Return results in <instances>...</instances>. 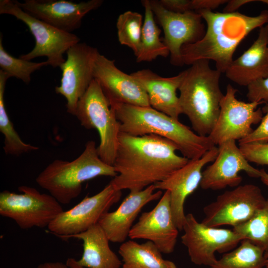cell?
I'll list each match as a JSON object with an SVG mask.
<instances>
[{
  "label": "cell",
  "mask_w": 268,
  "mask_h": 268,
  "mask_svg": "<svg viewBox=\"0 0 268 268\" xmlns=\"http://www.w3.org/2000/svg\"><path fill=\"white\" fill-rule=\"evenodd\" d=\"M179 231L172 213L170 194L166 191L152 210L141 214L129 237L151 241L162 253L169 254L175 250Z\"/></svg>",
  "instance_id": "ac0fdd59"
},
{
  "label": "cell",
  "mask_w": 268,
  "mask_h": 268,
  "mask_svg": "<svg viewBox=\"0 0 268 268\" xmlns=\"http://www.w3.org/2000/svg\"><path fill=\"white\" fill-rule=\"evenodd\" d=\"M242 240H247L268 251V198L264 205L244 223L233 227Z\"/></svg>",
  "instance_id": "83f0119b"
},
{
  "label": "cell",
  "mask_w": 268,
  "mask_h": 268,
  "mask_svg": "<svg viewBox=\"0 0 268 268\" xmlns=\"http://www.w3.org/2000/svg\"><path fill=\"white\" fill-rule=\"evenodd\" d=\"M224 73L236 84L247 87L268 77V24L260 28L257 39L240 57L233 60Z\"/></svg>",
  "instance_id": "7402d4cb"
},
{
  "label": "cell",
  "mask_w": 268,
  "mask_h": 268,
  "mask_svg": "<svg viewBox=\"0 0 268 268\" xmlns=\"http://www.w3.org/2000/svg\"><path fill=\"white\" fill-rule=\"evenodd\" d=\"M218 154L202 172L200 187L203 190H219L227 187L240 185L244 171L250 177L260 178L261 172L252 166L245 158L235 140H228L218 145Z\"/></svg>",
  "instance_id": "2e32d148"
},
{
  "label": "cell",
  "mask_w": 268,
  "mask_h": 268,
  "mask_svg": "<svg viewBox=\"0 0 268 268\" xmlns=\"http://www.w3.org/2000/svg\"><path fill=\"white\" fill-rule=\"evenodd\" d=\"M49 65L47 61L32 62L12 56L4 49L1 34L0 37V67L9 78L15 77L26 84L31 81V74L41 67Z\"/></svg>",
  "instance_id": "f546056e"
},
{
  "label": "cell",
  "mask_w": 268,
  "mask_h": 268,
  "mask_svg": "<svg viewBox=\"0 0 268 268\" xmlns=\"http://www.w3.org/2000/svg\"><path fill=\"white\" fill-rule=\"evenodd\" d=\"M266 265L265 267L268 268V251L265 252Z\"/></svg>",
  "instance_id": "f35d334b"
},
{
  "label": "cell",
  "mask_w": 268,
  "mask_h": 268,
  "mask_svg": "<svg viewBox=\"0 0 268 268\" xmlns=\"http://www.w3.org/2000/svg\"><path fill=\"white\" fill-rule=\"evenodd\" d=\"M160 4L166 9L176 13L193 11L192 0H160Z\"/></svg>",
  "instance_id": "836d02e7"
},
{
  "label": "cell",
  "mask_w": 268,
  "mask_h": 268,
  "mask_svg": "<svg viewBox=\"0 0 268 268\" xmlns=\"http://www.w3.org/2000/svg\"><path fill=\"white\" fill-rule=\"evenodd\" d=\"M237 92L231 84L227 85L217 120L208 135L215 145L245 138L253 131L252 125L260 123L264 116L262 109L258 108L263 102L240 101L236 98Z\"/></svg>",
  "instance_id": "8fae6325"
},
{
  "label": "cell",
  "mask_w": 268,
  "mask_h": 268,
  "mask_svg": "<svg viewBox=\"0 0 268 268\" xmlns=\"http://www.w3.org/2000/svg\"><path fill=\"white\" fill-rule=\"evenodd\" d=\"M260 172L261 180L265 185L268 186V173L264 169H261Z\"/></svg>",
  "instance_id": "74e56055"
},
{
  "label": "cell",
  "mask_w": 268,
  "mask_h": 268,
  "mask_svg": "<svg viewBox=\"0 0 268 268\" xmlns=\"http://www.w3.org/2000/svg\"><path fill=\"white\" fill-rule=\"evenodd\" d=\"M154 16L164 32L163 42L168 48L170 63L183 66L181 49L183 45L195 43L204 36L206 29L200 14L195 11L176 13L165 9L159 0H150Z\"/></svg>",
  "instance_id": "5bb4252c"
},
{
  "label": "cell",
  "mask_w": 268,
  "mask_h": 268,
  "mask_svg": "<svg viewBox=\"0 0 268 268\" xmlns=\"http://www.w3.org/2000/svg\"><path fill=\"white\" fill-rule=\"evenodd\" d=\"M18 190L20 194L7 190L0 193V215L11 219L22 229L48 227L64 211L50 194L26 186H19Z\"/></svg>",
  "instance_id": "52a82bcc"
},
{
  "label": "cell",
  "mask_w": 268,
  "mask_h": 268,
  "mask_svg": "<svg viewBox=\"0 0 268 268\" xmlns=\"http://www.w3.org/2000/svg\"><path fill=\"white\" fill-rule=\"evenodd\" d=\"M98 50L84 42H79L67 51V59L61 66L62 78L55 92L67 101V112L74 116L77 103L93 78L94 62Z\"/></svg>",
  "instance_id": "4fadbf2b"
},
{
  "label": "cell",
  "mask_w": 268,
  "mask_h": 268,
  "mask_svg": "<svg viewBox=\"0 0 268 268\" xmlns=\"http://www.w3.org/2000/svg\"><path fill=\"white\" fill-rule=\"evenodd\" d=\"M247 88L249 102H263L268 105V77L253 82Z\"/></svg>",
  "instance_id": "d6a6232c"
},
{
  "label": "cell",
  "mask_w": 268,
  "mask_h": 268,
  "mask_svg": "<svg viewBox=\"0 0 268 268\" xmlns=\"http://www.w3.org/2000/svg\"><path fill=\"white\" fill-rule=\"evenodd\" d=\"M93 78L99 84L110 104L118 103L150 106L148 96L137 80L119 69L114 61L99 52L94 64Z\"/></svg>",
  "instance_id": "e0dca14e"
},
{
  "label": "cell",
  "mask_w": 268,
  "mask_h": 268,
  "mask_svg": "<svg viewBox=\"0 0 268 268\" xmlns=\"http://www.w3.org/2000/svg\"><path fill=\"white\" fill-rule=\"evenodd\" d=\"M259 1L268 5V0H261Z\"/></svg>",
  "instance_id": "ab89813d"
},
{
  "label": "cell",
  "mask_w": 268,
  "mask_h": 268,
  "mask_svg": "<svg viewBox=\"0 0 268 268\" xmlns=\"http://www.w3.org/2000/svg\"><path fill=\"white\" fill-rule=\"evenodd\" d=\"M186 74V69L169 77H162L149 69H143L131 74L145 90L150 107L179 120L182 114L177 90Z\"/></svg>",
  "instance_id": "44dd1931"
},
{
  "label": "cell",
  "mask_w": 268,
  "mask_h": 268,
  "mask_svg": "<svg viewBox=\"0 0 268 268\" xmlns=\"http://www.w3.org/2000/svg\"><path fill=\"white\" fill-rule=\"evenodd\" d=\"M74 116L85 129L98 132L100 137L98 155L104 162L113 166L120 132V123L95 79L79 100Z\"/></svg>",
  "instance_id": "8992f818"
},
{
  "label": "cell",
  "mask_w": 268,
  "mask_h": 268,
  "mask_svg": "<svg viewBox=\"0 0 268 268\" xmlns=\"http://www.w3.org/2000/svg\"><path fill=\"white\" fill-rule=\"evenodd\" d=\"M183 230L182 243L191 262L198 266L211 267L217 260L216 252H228L242 240L233 229L208 226L198 221L192 213L186 215Z\"/></svg>",
  "instance_id": "30bf717a"
},
{
  "label": "cell",
  "mask_w": 268,
  "mask_h": 268,
  "mask_svg": "<svg viewBox=\"0 0 268 268\" xmlns=\"http://www.w3.org/2000/svg\"><path fill=\"white\" fill-rule=\"evenodd\" d=\"M266 199L257 186L247 184L225 191L203 209L201 222L213 227L245 223L265 204Z\"/></svg>",
  "instance_id": "9c48e42d"
},
{
  "label": "cell",
  "mask_w": 268,
  "mask_h": 268,
  "mask_svg": "<svg viewBox=\"0 0 268 268\" xmlns=\"http://www.w3.org/2000/svg\"><path fill=\"white\" fill-rule=\"evenodd\" d=\"M254 0H228L227 4L223 9V12L233 13L236 12L241 6L246 3L255 1Z\"/></svg>",
  "instance_id": "d590c367"
},
{
  "label": "cell",
  "mask_w": 268,
  "mask_h": 268,
  "mask_svg": "<svg viewBox=\"0 0 268 268\" xmlns=\"http://www.w3.org/2000/svg\"><path fill=\"white\" fill-rule=\"evenodd\" d=\"M8 76L0 70V132L4 136L3 150L7 155L18 156L38 150L35 145L24 142L15 131L8 115L4 94Z\"/></svg>",
  "instance_id": "4316f807"
},
{
  "label": "cell",
  "mask_w": 268,
  "mask_h": 268,
  "mask_svg": "<svg viewBox=\"0 0 268 268\" xmlns=\"http://www.w3.org/2000/svg\"><path fill=\"white\" fill-rule=\"evenodd\" d=\"M155 190L154 185H151L141 191H130L116 210L107 212L102 216L98 223L110 241L125 242L142 208L162 196V191Z\"/></svg>",
  "instance_id": "ffe728a7"
},
{
  "label": "cell",
  "mask_w": 268,
  "mask_h": 268,
  "mask_svg": "<svg viewBox=\"0 0 268 268\" xmlns=\"http://www.w3.org/2000/svg\"><path fill=\"white\" fill-rule=\"evenodd\" d=\"M119 253L123 268H177L174 262L163 259L160 251L149 241L142 244L125 241L120 246Z\"/></svg>",
  "instance_id": "cb8c5ba5"
},
{
  "label": "cell",
  "mask_w": 268,
  "mask_h": 268,
  "mask_svg": "<svg viewBox=\"0 0 268 268\" xmlns=\"http://www.w3.org/2000/svg\"><path fill=\"white\" fill-rule=\"evenodd\" d=\"M120 123L121 132L134 136L155 134L174 142L189 160L202 157L216 146L207 136H201L189 127L151 107L113 103L110 104Z\"/></svg>",
  "instance_id": "3957f363"
},
{
  "label": "cell",
  "mask_w": 268,
  "mask_h": 268,
  "mask_svg": "<svg viewBox=\"0 0 268 268\" xmlns=\"http://www.w3.org/2000/svg\"><path fill=\"white\" fill-rule=\"evenodd\" d=\"M265 115L259 126L245 138L239 141V143L251 142H268V105L262 108Z\"/></svg>",
  "instance_id": "1f68e13d"
},
{
  "label": "cell",
  "mask_w": 268,
  "mask_h": 268,
  "mask_svg": "<svg viewBox=\"0 0 268 268\" xmlns=\"http://www.w3.org/2000/svg\"><path fill=\"white\" fill-rule=\"evenodd\" d=\"M266 265L265 251L247 240L223 254L211 268H264Z\"/></svg>",
  "instance_id": "484cf974"
},
{
  "label": "cell",
  "mask_w": 268,
  "mask_h": 268,
  "mask_svg": "<svg viewBox=\"0 0 268 268\" xmlns=\"http://www.w3.org/2000/svg\"><path fill=\"white\" fill-rule=\"evenodd\" d=\"M239 147L249 162L268 165V142L239 143Z\"/></svg>",
  "instance_id": "4dcf8cb0"
},
{
  "label": "cell",
  "mask_w": 268,
  "mask_h": 268,
  "mask_svg": "<svg viewBox=\"0 0 268 268\" xmlns=\"http://www.w3.org/2000/svg\"><path fill=\"white\" fill-rule=\"evenodd\" d=\"M177 150L174 142L159 135L120 132L113 165L117 175L110 183L118 190L138 191L161 182L189 161Z\"/></svg>",
  "instance_id": "6da1fadb"
},
{
  "label": "cell",
  "mask_w": 268,
  "mask_h": 268,
  "mask_svg": "<svg viewBox=\"0 0 268 268\" xmlns=\"http://www.w3.org/2000/svg\"><path fill=\"white\" fill-rule=\"evenodd\" d=\"M206 24L203 37L199 41L184 45L181 49L184 64L191 65L200 60L213 61L216 69L225 73L241 42L254 29L268 23V10L254 16L239 12L198 11Z\"/></svg>",
  "instance_id": "7a4b0ae2"
},
{
  "label": "cell",
  "mask_w": 268,
  "mask_h": 268,
  "mask_svg": "<svg viewBox=\"0 0 268 268\" xmlns=\"http://www.w3.org/2000/svg\"><path fill=\"white\" fill-rule=\"evenodd\" d=\"M70 238L82 241L83 253L79 260L68 258L66 263L68 268H120L122 265V261L110 248V240L99 223L64 239Z\"/></svg>",
  "instance_id": "603a6c76"
},
{
  "label": "cell",
  "mask_w": 268,
  "mask_h": 268,
  "mask_svg": "<svg viewBox=\"0 0 268 268\" xmlns=\"http://www.w3.org/2000/svg\"><path fill=\"white\" fill-rule=\"evenodd\" d=\"M141 3L144 8V17L136 62H151L158 57L166 58L169 52L160 38L161 29L156 24L150 0H143Z\"/></svg>",
  "instance_id": "d4e9b609"
},
{
  "label": "cell",
  "mask_w": 268,
  "mask_h": 268,
  "mask_svg": "<svg viewBox=\"0 0 268 268\" xmlns=\"http://www.w3.org/2000/svg\"><path fill=\"white\" fill-rule=\"evenodd\" d=\"M142 19L139 13L129 10L119 16L116 23L120 43L131 49L135 56L140 49Z\"/></svg>",
  "instance_id": "f1b7e54d"
},
{
  "label": "cell",
  "mask_w": 268,
  "mask_h": 268,
  "mask_svg": "<svg viewBox=\"0 0 268 268\" xmlns=\"http://www.w3.org/2000/svg\"><path fill=\"white\" fill-rule=\"evenodd\" d=\"M218 153V148L214 146L201 158L189 160L185 165L165 180L154 184L156 190L169 192L173 219L179 231L183 230L186 219L184 208L185 201L200 186L203 167L212 162Z\"/></svg>",
  "instance_id": "9a60e30c"
},
{
  "label": "cell",
  "mask_w": 268,
  "mask_h": 268,
  "mask_svg": "<svg viewBox=\"0 0 268 268\" xmlns=\"http://www.w3.org/2000/svg\"><path fill=\"white\" fill-rule=\"evenodd\" d=\"M226 0H192L193 11L211 10L221 4L227 3Z\"/></svg>",
  "instance_id": "e575fe53"
},
{
  "label": "cell",
  "mask_w": 268,
  "mask_h": 268,
  "mask_svg": "<svg viewBox=\"0 0 268 268\" xmlns=\"http://www.w3.org/2000/svg\"><path fill=\"white\" fill-rule=\"evenodd\" d=\"M16 2L31 15L61 30L72 33L81 26L84 16L99 7L103 0L77 2L67 0H25Z\"/></svg>",
  "instance_id": "d6986e66"
},
{
  "label": "cell",
  "mask_w": 268,
  "mask_h": 268,
  "mask_svg": "<svg viewBox=\"0 0 268 268\" xmlns=\"http://www.w3.org/2000/svg\"><path fill=\"white\" fill-rule=\"evenodd\" d=\"M190 66L179 88L180 105L196 134L207 136L216 123L224 96L219 85L222 73L212 68L207 60Z\"/></svg>",
  "instance_id": "277c9868"
},
{
  "label": "cell",
  "mask_w": 268,
  "mask_h": 268,
  "mask_svg": "<svg viewBox=\"0 0 268 268\" xmlns=\"http://www.w3.org/2000/svg\"><path fill=\"white\" fill-rule=\"evenodd\" d=\"M113 166L99 157L93 140L88 141L82 152L72 161L56 159L37 176L36 183L61 204H68L81 193L85 181L99 176L114 178Z\"/></svg>",
  "instance_id": "5b68a950"
},
{
  "label": "cell",
  "mask_w": 268,
  "mask_h": 268,
  "mask_svg": "<svg viewBox=\"0 0 268 268\" xmlns=\"http://www.w3.org/2000/svg\"><path fill=\"white\" fill-rule=\"evenodd\" d=\"M121 191L109 183L95 195L86 197L72 208L64 210L50 224L49 230L62 239L87 230L98 223L102 216L119 201Z\"/></svg>",
  "instance_id": "7c38bea8"
},
{
  "label": "cell",
  "mask_w": 268,
  "mask_h": 268,
  "mask_svg": "<svg viewBox=\"0 0 268 268\" xmlns=\"http://www.w3.org/2000/svg\"><path fill=\"white\" fill-rule=\"evenodd\" d=\"M36 268H68L66 264L61 262H47L39 264Z\"/></svg>",
  "instance_id": "8d00e7d4"
},
{
  "label": "cell",
  "mask_w": 268,
  "mask_h": 268,
  "mask_svg": "<svg viewBox=\"0 0 268 268\" xmlns=\"http://www.w3.org/2000/svg\"><path fill=\"white\" fill-rule=\"evenodd\" d=\"M0 13L11 15L22 21L28 27L35 40L33 49L19 58L31 61L36 58L46 57L49 65L59 67L65 62L64 54L73 45L80 41L72 33L61 30L24 11L15 0H0Z\"/></svg>",
  "instance_id": "ba28073f"
}]
</instances>
